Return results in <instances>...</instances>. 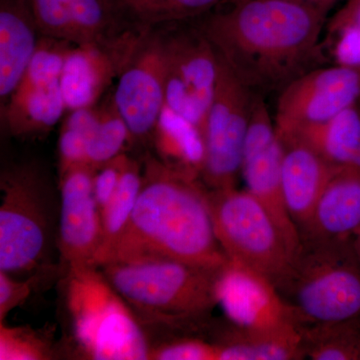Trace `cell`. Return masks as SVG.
Instances as JSON below:
<instances>
[{
    "mask_svg": "<svg viewBox=\"0 0 360 360\" xmlns=\"http://www.w3.org/2000/svg\"><path fill=\"white\" fill-rule=\"evenodd\" d=\"M131 141L127 123L115 110V104L99 110V120L87 146L86 165L94 170L122 155Z\"/></svg>",
    "mask_w": 360,
    "mask_h": 360,
    "instance_id": "cell-26",
    "label": "cell"
},
{
    "mask_svg": "<svg viewBox=\"0 0 360 360\" xmlns=\"http://www.w3.org/2000/svg\"><path fill=\"white\" fill-rule=\"evenodd\" d=\"M283 146L276 122L262 96L255 94L243 148L240 174L246 189L269 210L290 245L297 250L300 236L283 200L281 186Z\"/></svg>",
    "mask_w": 360,
    "mask_h": 360,
    "instance_id": "cell-11",
    "label": "cell"
},
{
    "mask_svg": "<svg viewBox=\"0 0 360 360\" xmlns=\"http://www.w3.org/2000/svg\"><path fill=\"white\" fill-rule=\"evenodd\" d=\"M52 355L51 345L39 333L0 322V359L44 360L51 359Z\"/></svg>",
    "mask_w": 360,
    "mask_h": 360,
    "instance_id": "cell-29",
    "label": "cell"
},
{
    "mask_svg": "<svg viewBox=\"0 0 360 360\" xmlns=\"http://www.w3.org/2000/svg\"><path fill=\"white\" fill-rule=\"evenodd\" d=\"M302 1L314 4L315 6L321 7V8L328 11L338 0H302Z\"/></svg>",
    "mask_w": 360,
    "mask_h": 360,
    "instance_id": "cell-36",
    "label": "cell"
},
{
    "mask_svg": "<svg viewBox=\"0 0 360 360\" xmlns=\"http://www.w3.org/2000/svg\"><path fill=\"white\" fill-rule=\"evenodd\" d=\"M142 258L210 269H221L229 260L215 236L202 180L151 155L144 161L141 193L129 224L99 266Z\"/></svg>",
    "mask_w": 360,
    "mask_h": 360,
    "instance_id": "cell-2",
    "label": "cell"
},
{
    "mask_svg": "<svg viewBox=\"0 0 360 360\" xmlns=\"http://www.w3.org/2000/svg\"><path fill=\"white\" fill-rule=\"evenodd\" d=\"M153 139L158 153L156 158L182 174L201 179L205 144L202 131L198 125L165 105Z\"/></svg>",
    "mask_w": 360,
    "mask_h": 360,
    "instance_id": "cell-21",
    "label": "cell"
},
{
    "mask_svg": "<svg viewBox=\"0 0 360 360\" xmlns=\"http://www.w3.org/2000/svg\"><path fill=\"white\" fill-rule=\"evenodd\" d=\"M35 278L20 281L18 277L0 271V322L7 314L25 302L32 292Z\"/></svg>",
    "mask_w": 360,
    "mask_h": 360,
    "instance_id": "cell-34",
    "label": "cell"
},
{
    "mask_svg": "<svg viewBox=\"0 0 360 360\" xmlns=\"http://www.w3.org/2000/svg\"><path fill=\"white\" fill-rule=\"evenodd\" d=\"M142 322L174 330L196 331L210 323L217 305L220 269L168 259L111 262L99 266Z\"/></svg>",
    "mask_w": 360,
    "mask_h": 360,
    "instance_id": "cell-3",
    "label": "cell"
},
{
    "mask_svg": "<svg viewBox=\"0 0 360 360\" xmlns=\"http://www.w3.org/2000/svg\"><path fill=\"white\" fill-rule=\"evenodd\" d=\"M46 188L34 168H13L2 174L0 271L16 277L44 264L51 238Z\"/></svg>",
    "mask_w": 360,
    "mask_h": 360,
    "instance_id": "cell-7",
    "label": "cell"
},
{
    "mask_svg": "<svg viewBox=\"0 0 360 360\" xmlns=\"http://www.w3.org/2000/svg\"><path fill=\"white\" fill-rule=\"evenodd\" d=\"M360 101V68L309 70L283 87L274 122L281 136L319 127Z\"/></svg>",
    "mask_w": 360,
    "mask_h": 360,
    "instance_id": "cell-9",
    "label": "cell"
},
{
    "mask_svg": "<svg viewBox=\"0 0 360 360\" xmlns=\"http://www.w3.org/2000/svg\"><path fill=\"white\" fill-rule=\"evenodd\" d=\"M219 58L217 86L203 129L205 161L201 180L210 189L236 186L255 97Z\"/></svg>",
    "mask_w": 360,
    "mask_h": 360,
    "instance_id": "cell-8",
    "label": "cell"
},
{
    "mask_svg": "<svg viewBox=\"0 0 360 360\" xmlns=\"http://www.w3.org/2000/svg\"><path fill=\"white\" fill-rule=\"evenodd\" d=\"M96 172L89 165H79L60 175L58 248L66 269L96 266L103 233L94 193Z\"/></svg>",
    "mask_w": 360,
    "mask_h": 360,
    "instance_id": "cell-13",
    "label": "cell"
},
{
    "mask_svg": "<svg viewBox=\"0 0 360 360\" xmlns=\"http://www.w3.org/2000/svg\"><path fill=\"white\" fill-rule=\"evenodd\" d=\"M116 11L113 0H71L73 44L106 39Z\"/></svg>",
    "mask_w": 360,
    "mask_h": 360,
    "instance_id": "cell-28",
    "label": "cell"
},
{
    "mask_svg": "<svg viewBox=\"0 0 360 360\" xmlns=\"http://www.w3.org/2000/svg\"><path fill=\"white\" fill-rule=\"evenodd\" d=\"M328 13L302 0H225L200 30L250 89H283L321 51Z\"/></svg>",
    "mask_w": 360,
    "mask_h": 360,
    "instance_id": "cell-1",
    "label": "cell"
},
{
    "mask_svg": "<svg viewBox=\"0 0 360 360\" xmlns=\"http://www.w3.org/2000/svg\"><path fill=\"white\" fill-rule=\"evenodd\" d=\"M217 304L225 316L246 328H274L296 323L274 283L259 272L227 260L217 281Z\"/></svg>",
    "mask_w": 360,
    "mask_h": 360,
    "instance_id": "cell-15",
    "label": "cell"
},
{
    "mask_svg": "<svg viewBox=\"0 0 360 360\" xmlns=\"http://www.w3.org/2000/svg\"><path fill=\"white\" fill-rule=\"evenodd\" d=\"M143 37H108L71 47L60 75L66 110L92 108L120 75Z\"/></svg>",
    "mask_w": 360,
    "mask_h": 360,
    "instance_id": "cell-14",
    "label": "cell"
},
{
    "mask_svg": "<svg viewBox=\"0 0 360 360\" xmlns=\"http://www.w3.org/2000/svg\"><path fill=\"white\" fill-rule=\"evenodd\" d=\"M281 139L283 146L281 168L283 200L291 219L300 231L309 219L336 167L302 137L288 135L281 136Z\"/></svg>",
    "mask_w": 360,
    "mask_h": 360,
    "instance_id": "cell-16",
    "label": "cell"
},
{
    "mask_svg": "<svg viewBox=\"0 0 360 360\" xmlns=\"http://www.w3.org/2000/svg\"><path fill=\"white\" fill-rule=\"evenodd\" d=\"M66 110L60 79H21L6 108L11 134L28 136L44 134L58 122Z\"/></svg>",
    "mask_w": 360,
    "mask_h": 360,
    "instance_id": "cell-20",
    "label": "cell"
},
{
    "mask_svg": "<svg viewBox=\"0 0 360 360\" xmlns=\"http://www.w3.org/2000/svg\"><path fill=\"white\" fill-rule=\"evenodd\" d=\"M219 360H300L307 359L302 331L295 324L274 328H246L227 319L212 330Z\"/></svg>",
    "mask_w": 360,
    "mask_h": 360,
    "instance_id": "cell-18",
    "label": "cell"
},
{
    "mask_svg": "<svg viewBox=\"0 0 360 360\" xmlns=\"http://www.w3.org/2000/svg\"><path fill=\"white\" fill-rule=\"evenodd\" d=\"M66 307L75 342L90 359H148L141 321L99 267L66 269Z\"/></svg>",
    "mask_w": 360,
    "mask_h": 360,
    "instance_id": "cell-5",
    "label": "cell"
},
{
    "mask_svg": "<svg viewBox=\"0 0 360 360\" xmlns=\"http://www.w3.org/2000/svg\"><path fill=\"white\" fill-rule=\"evenodd\" d=\"M347 25L360 26V0H347L326 26L335 30Z\"/></svg>",
    "mask_w": 360,
    "mask_h": 360,
    "instance_id": "cell-35",
    "label": "cell"
},
{
    "mask_svg": "<svg viewBox=\"0 0 360 360\" xmlns=\"http://www.w3.org/2000/svg\"><path fill=\"white\" fill-rule=\"evenodd\" d=\"M42 37L72 42L71 0H26Z\"/></svg>",
    "mask_w": 360,
    "mask_h": 360,
    "instance_id": "cell-30",
    "label": "cell"
},
{
    "mask_svg": "<svg viewBox=\"0 0 360 360\" xmlns=\"http://www.w3.org/2000/svg\"><path fill=\"white\" fill-rule=\"evenodd\" d=\"M305 356L312 360H360V315L300 326Z\"/></svg>",
    "mask_w": 360,
    "mask_h": 360,
    "instance_id": "cell-23",
    "label": "cell"
},
{
    "mask_svg": "<svg viewBox=\"0 0 360 360\" xmlns=\"http://www.w3.org/2000/svg\"><path fill=\"white\" fill-rule=\"evenodd\" d=\"M360 225V172L336 167L317 200L300 238H352Z\"/></svg>",
    "mask_w": 360,
    "mask_h": 360,
    "instance_id": "cell-17",
    "label": "cell"
},
{
    "mask_svg": "<svg viewBox=\"0 0 360 360\" xmlns=\"http://www.w3.org/2000/svg\"><path fill=\"white\" fill-rule=\"evenodd\" d=\"M112 103L127 123L131 141L153 137L165 106V39L142 37L118 75Z\"/></svg>",
    "mask_w": 360,
    "mask_h": 360,
    "instance_id": "cell-12",
    "label": "cell"
},
{
    "mask_svg": "<svg viewBox=\"0 0 360 360\" xmlns=\"http://www.w3.org/2000/svg\"><path fill=\"white\" fill-rule=\"evenodd\" d=\"M39 32L26 0L0 4V97L8 101L39 45Z\"/></svg>",
    "mask_w": 360,
    "mask_h": 360,
    "instance_id": "cell-19",
    "label": "cell"
},
{
    "mask_svg": "<svg viewBox=\"0 0 360 360\" xmlns=\"http://www.w3.org/2000/svg\"><path fill=\"white\" fill-rule=\"evenodd\" d=\"M125 156H127L125 153L118 155L115 160L98 168L94 175V198H96L97 205L101 210V214L104 208L108 205L117 189L120 176H122L123 165H124Z\"/></svg>",
    "mask_w": 360,
    "mask_h": 360,
    "instance_id": "cell-33",
    "label": "cell"
},
{
    "mask_svg": "<svg viewBox=\"0 0 360 360\" xmlns=\"http://www.w3.org/2000/svg\"><path fill=\"white\" fill-rule=\"evenodd\" d=\"M354 243L355 250H356L357 255H359L360 259V225L359 229H357L356 232H355L354 236Z\"/></svg>",
    "mask_w": 360,
    "mask_h": 360,
    "instance_id": "cell-37",
    "label": "cell"
},
{
    "mask_svg": "<svg viewBox=\"0 0 360 360\" xmlns=\"http://www.w3.org/2000/svg\"><path fill=\"white\" fill-rule=\"evenodd\" d=\"M99 120V110L92 108L71 111L59 136V172L87 165V146Z\"/></svg>",
    "mask_w": 360,
    "mask_h": 360,
    "instance_id": "cell-27",
    "label": "cell"
},
{
    "mask_svg": "<svg viewBox=\"0 0 360 360\" xmlns=\"http://www.w3.org/2000/svg\"><path fill=\"white\" fill-rule=\"evenodd\" d=\"M225 0H113L116 9L143 25L200 18Z\"/></svg>",
    "mask_w": 360,
    "mask_h": 360,
    "instance_id": "cell-25",
    "label": "cell"
},
{
    "mask_svg": "<svg viewBox=\"0 0 360 360\" xmlns=\"http://www.w3.org/2000/svg\"><path fill=\"white\" fill-rule=\"evenodd\" d=\"M163 39L165 105L198 125L203 134L219 77V54L200 30Z\"/></svg>",
    "mask_w": 360,
    "mask_h": 360,
    "instance_id": "cell-10",
    "label": "cell"
},
{
    "mask_svg": "<svg viewBox=\"0 0 360 360\" xmlns=\"http://www.w3.org/2000/svg\"><path fill=\"white\" fill-rule=\"evenodd\" d=\"M215 236L225 255L276 283L296 251L269 210L236 186L208 188Z\"/></svg>",
    "mask_w": 360,
    "mask_h": 360,
    "instance_id": "cell-6",
    "label": "cell"
},
{
    "mask_svg": "<svg viewBox=\"0 0 360 360\" xmlns=\"http://www.w3.org/2000/svg\"><path fill=\"white\" fill-rule=\"evenodd\" d=\"M142 169L136 160L125 156L122 176L115 195L101 212V245L96 260L98 267L129 224L141 193Z\"/></svg>",
    "mask_w": 360,
    "mask_h": 360,
    "instance_id": "cell-24",
    "label": "cell"
},
{
    "mask_svg": "<svg viewBox=\"0 0 360 360\" xmlns=\"http://www.w3.org/2000/svg\"><path fill=\"white\" fill-rule=\"evenodd\" d=\"M274 285L298 326L360 315V259L354 238H300Z\"/></svg>",
    "mask_w": 360,
    "mask_h": 360,
    "instance_id": "cell-4",
    "label": "cell"
},
{
    "mask_svg": "<svg viewBox=\"0 0 360 360\" xmlns=\"http://www.w3.org/2000/svg\"><path fill=\"white\" fill-rule=\"evenodd\" d=\"M326 46L333 65L360 68V26L326 30Z\"/></svg>",
    "mask_w": 360,
    "mask_h": 360,
    "instance_id": "cell-32",
    "label": "cell"
},
{
    "mask_svg": "<svg viewBox=\"0 0 360 360\" xmlns=\"http://www.w3.org/2000/svg\"><path fill=\"white\" fill-rule=\"evenodd\" d=\"M295 136L311 144L335 167H354L360 172V101L324 124Z\"/></svg>",
    "mask_w": 360,
    "mask_h": 360,
    "instance_id": "cell-22",
    "label": "cell"
},
{
    "mask_svg": "<svg viewBox=\"0 0 360 360\" xmlns=\"http://www.w3.org/2000/svg\"><path fill=\"white\" fill-rule=\"evenodd\" d=\"M148 359L219 360V348L212 341L198 338H180L151 348Z\"/></svg>",
    "mask_w": 360,
    "mask_h": 360,
    "instance_id": "cell-31",
    "label": "cell"
}]
</instances>
